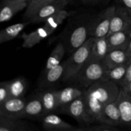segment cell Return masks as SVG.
I'll return each mask as SVG.
<instances>
[{"mask_svg": "<svg viewBox=\"0 0 131 131\" xmlns=\"http://www.w3.org/2000/svg\"><path fill=\"white\" fill-rule=\"evenodd\" d=\"M120 87L106 78L101 79L85 89L86 111L92 122L97 123L104 106L117 100Z\"/></svg>", "mask_w": 131, "mask_h": 131, "instance_id": "1", "label": "cell"}, {"mask_svg": "<svg viewBox=\"0 0 131 131\" xmlns=\"http://www.w3.org/2000/svg\"><path fill=\"white\" fill-rule=\"evenodd\" d=\"M95 15L86 14L71 17V21L61 33V42L67 51L72 54L90 37L91 25Z\"/></svg>", "mask_w": 131, "mask_h": 131, "instance_id": "2", "label": "cell"}, {"mask_svg": "<svg viewBox=\"0 0 131 131\" xmlns=\"http://www.w3.org/2000/svg\"><path fill=\"white\" fill-rule=\"evenodd\" d=\"M106 70L104 60H98L90 56L72 82L86 89L94 83L104 79Z\"/></svg>", "mask_w": 131, "mask_h": 131, "instance_id": "3", "label": "cell"}, {"mask_svg": "<svg viewBox=\"0 0 131 131\" xmlns=\"http://www.w3.org/2000/svg\"><path fill=\"white\" fill-rule=\"evenodd\" d=\"M95 37H90L71 54L65 62V70L61 80L65 82H72L77 74L90 57Z\"/></svg>", "mask_w": 131, "mask_h": 131, "instance_id": "4", "label": "cell"}, {"mask_svg": "<svg viewBox=\"0 0 131 131\" xmlns=\"http://www.w3.org/2000/svg\"><path fill=\"white\" fill-rule=\"evenodd\" d=\"M58 111L59 113L67 114L74 118L82 127L93 124L86 111L84 93L67 106L59 109Z\"/></svg>", "mask_w": 131, "mask_h": 131, "instance_id": "5", "label": "cell"}, {"mask_svg": "<svg viewBox=\"0 0 131 131\" xmlns=\"http://www.w3.org/2000/svg\"><path fill=\"white\" fill-rule=\"evenodd\" d=\"M116 6H108L95 16L91 25L90 37L99 38L108 35Z\"/></svg>", "mask_w": 131, "mask_h": 131, "instance_id": "6", "label": "cell"}, {"mask_svg": "<svg viewBox=\"0 0 131 131\" xmlns=\"http://www.w3.org/2000/svg\"><path fill=\"white\" fill-rule=\"evenodd\" d=\"M27 100L24 97L8 99L0 104V116L8 118H24V111Z\"/></svg>", "mask_w": 131, "mask_h": 131, "instance_id": "7", "label": "cell"}, {"mask_svg": "<svg viewBox=\"0 0 131 131\" xmlns=\"http://www.w3.org/2000/svg\"><path fill=\"white\" fill-rule=\"evenodd\" d=\"M97 123L107 124L115 127L120 126L121 113L117 100L104 106L101 110Z\"/></svg>", "mask_w": 131, "mask_h": 131, "instance_id": "8", "label": "cell"}, {"mask_svg": "<svg viewBox=\"0 0 131 131\" xmlns=\"http://www.w3.org/2000/svg\"><path fill=\"white\" fill-rule=\"evenodd\" d=\"M68 3H69L67 0H55L41 8L28 20H30L31 24L44 23L52 15L56 14L63 9H65Z\"/></svg>", "mask_w": 131, "mask_h": 131, "instance_id": "9", "label": "cell"}, {"mask_svg": "<svg viewBox=\"0 0 131 131\" xmlns=\"http://www.w3.org/2000/svg\"><path fill=\"white\" fill-rule=\"evenodd\" d=\"M42 127L44 130L48 131H81V127H75L64 121L60 116L52 113L43 116Z\"/></svg>", "mask_w": 131, "mask_h": 131, "instance_id": "10", "label": "cell"}, {"mask_svg": "<svg viewBox=\"0 0 131 131\" xmlns=\"http://www.w3.org/2000/svg\"><path fill=\"white\" fill-rule=\"evenodd\" d=\"M131 26V14L122 5L116 6L115 13L111 20L108 34L123 30Z\"/></svg>", "mask_w": 131, "mask_h": 131, "instance_id": "11", "label": "cell"}, {"mask_svg": "<svg viewBox=\"0 0 131 131\" xmlns=\"http://www.w3.org/2000/svg\"><path fill=\"white\" fill-rule=\"evenodd\" d=\"M109 51L116 49H127L131 40V26L119 31L107 35Z\"/></svg>", "mask_w": 131, "mask_h": 131, "instance_id": "12", "label": "cell"}, {"mask_svg": "<svg viewBox=\"0 0 131 131\" xmlns=\"http://www.w3.org/2000/svg\"><path fill=\"white\" fill-rule=\"evenodd\" d=\"M117 102L121 113L120 127L131 129V96L120 88Z\"/></svg>", "mask_w": 131, "mask_h": 131, "instance_id": "13", "label": "cell"}, {"mask_svg": "<svg viewBox=\"0 0 131 131\" xmlns=\"http://www.w3.org/2000/svg\"><path fill=\"white\" fill-rule=\"evenodd\" d=\"M28 6V0H13L1 5L0 11V22L10 20L15 14Z\"/></svg>", "mask_w": 131, "mask_h": 131, "instance_id": "14", "label": "cell"}, {"mask_svg": "<svg viewBox=\"0 0 131 131\" xmlns=\"http://www.w3.org/2000/svg\"><path fill=\"white\" fill-rule=\"evenodd\" d=\"M52 33V31L43 24L42 27H40L31 33H24L21 36V38L23 40V47L24 48L33 47Z\"/></svg>", "mask_w": 131, "mask_h": 131, "instance_id": "15", "label": "cell"}, {"mask_svg": "<svg viewBox=\"0 0 131 131\" xmlns=\"http://www.w3.org/2000/svg\"><path fill=\"white\" fill-rule=\"evenodd\" d=\"M44 116L43 103L40 93L33 96L29 101H27L24 111V118L38 119Z\"/></svg>", "mask_w": 131, "mask_h": 131, "instance_id": "16", "label": "cell"}, {"mask_svg": "<svg viewBox=\"0 0 131 131\" xmlns=\"http://www.w3.org/2000/svg\"><path fill=\"white\" fill-rule=\"evenodd\" d=\"M130 58L126 49H116L107 52L104 58V62L106 69H111L119 65L127 63Z\"/></svg>", "mask_w": 131, "mask_h": 131, "instance_id": "17", "label": "cell"}, {"mask_svg": "<svg viewBox=\"0 0 131 131\" xmlns=\"http://www.w3.org/2000/svg\"><path fill=\"white\" fill-rule=\"evenodd\" d=\"M33 125L20 118H8L0 116V131H33Z\"/></svg>", "mask_w": 131, "mask_h": 131, "instance_id": "18", "label": "cell"}, {"mask_svg": "<svg viewBox=\"0 0 131 131\" xmlns=\"http://www.w3.org/2000/svg\"><path fill=\"white\" fill-rule=\"evenodd\" d=\"M40 95L45 115L58 110V90H47L40 93Z\"/></svg>", "mask_w": 131, "mask_h": 131, "instance_id": "19", "label": "cell"}, {"mask_svg": "<svg viewBox=\"0 0 131 131\" xmlns=\"http://www.w3.org/2000/svg\"><path fill=\"white\" fill-rule=\"evenodd\" d=\"M84 92L85 89L83 90L76 87H67L58 90L59 109L67 106L75 99L81 96L84 94Z\"/></svg>", "mask_w": 131, "mask_h": 131, "instance_id": "20", "label": "cell"}, {"mask_svg": "<svg viewBox=\"0 0 131 131\" xmlns=\"http://www.w3.org/2000/svg\"><path fill=\"white\" fill-rule=\"evenodd\" d=\"M65 70V62L62 61L60 65L45 72L41 86L48 87L52 86L58 81L62 79Z\"/></svg>", "mask_w": 131, "mask_h": 131, "instance_id": "21", "label": "cell"}, {"mask_svg": "<svg viewBox=\"0 0 131 131\" xmlns=\"http://www.w3.org/2000/svg\"><path fill=\"white\" fill-rule=\"evenodd\" d=\"M29 24H31L30 20H27L24 23H17L4 28L0 32V43L8 42L16 38Z\"/></svg>", "mask_w": 131, "mask_h": 131, "instance_id": "22", "label": "cell"}, {"mask_svg": "<svg viewBox=\"0 0 131 131\" xmlns=\"http://www.w3.org/2000/svg\"><path fill=\"white\" fill-rule=\"evenodd\" d=\"M10 97L13 98L24 97L28 88V83L23 77L8 81Z\"/></svg>", "mask_w": 131, "mask_h": 131, "instance_id": "23", "label": "cell"}, {"mask_svg": "<svg viewBox=\"0 0 131 131\" xmlns=\"http://www.w3.org/2000/svg\"><path fill=\"white\" fill-rule=\"evenodd\" d=\"M66 49L62 42H59L54 48L49 56L44 69V72L49 69L58 66L62 62L63 56L66 52Z\"/></svg>", "mask_w": 131, "mask_h": 131, "instance_id": "24", "label": "cell"}, {"mask_svg": "<svg viewBox=\"0 0 131 131\" xmlns=\"http://www.w3.org/2000/svg\"><path fill=\"white\" fill-rule=\"evenodd\" d=\"M109 51L107 36L95 38L92 46L90 56L98 60H104Z\"/></svg>", "mask_w": 131, "mask_h": 131, "instance_id": "25", "label": "cell"}, {"mask_svg": "<svg viewBox=\"0 0 131 131\" xmlns=\"http://www.w3.org/2000/svg\"><path fill=\"white\" fill-rule=\"evenodd\" d=\"M75 11H67L65 9H63L49 17L44 22V25L51 31H54L59 26L61 25L63 23V21L67 18L75 15Z\"/></svg>", "mask_w": 131, "mask_h": 131, "instance_id": "26", "label": "cell"}, {"mask_svg": "<svg viewBox=\"0 0 131 131\" xmlns=\"http://www.w3.org/2000/svg\"><path fill=\"white\" fill-rule=\"evenodd\" d=\"M127 68V63H125L113 69H107L105 72L104 78L115 82L120 87V85L126 75Z\"/></svg>", "mask_w": 131, "mask_h": 131, "instance_id": "27", "label": "cell"}, {"mask_svg": "<svg viewBox=\"0 0 131 131\" xmlns=\"http://www.w3.org/2000/svg\"><path fill=\"white\" fill-rule=\"evenodd\" d=\"M54 1L55 0H35L28 5L24 13V18L27 20H29L41 8Z\"/></svg>", "mask_w": 131, "mask_h": 131, "instance_id": "28", "label": "cell"}, {"mask_svg": "<svg viewBox=\"0 0 131 131\" xmlns=\"http://www.w3.org/2000/svg\"><path fill=\"white\" fill-rule=\"evenodd\" d=\"M81 131H117L119 130L118 127L112 126L105 124L97 123L96 125H88L86 127H80Z\"/></svg>", "mask_w": 131, "mask_h": 131, "instance_id": "29", "label": "cell"}, {"mask_svg": "<svg viewBox=\"0 0 131 131\" xmlns=\"http://www.w3.org/2000/svg\"><path fill=\"white\" fill-rule=\"evenodd\" d=\"M8 81H3L0 83V104L3 103L10 99Z\"/></svg>", "mask_w": 131, "mask_h": 131, "instance_id": "30", "label": "cell"}, {"mask_svg": "<svg viewBox=\"0 0 131 131\" xmlns=\"http://www.w3.org/2000/svg\"><path fill=\"white\" fill-rule=\"evenodd\" d=\"M131 81V58L130 60H129L127 63V72H126V75H125V78L123 80L122 83L121 85H120V88L124 86L126 84H127L129 82Z\"/></svg>", "mask_w": 131, "mask_h": 131, "instance_id": "31", "label": "cell"}, {"mask_svg": "<svg viewBox=\"0 0 131 131\" xmlns=\"http://www.w3.org/2000/svg\"><path fill=\"white\" fill-rule=\"evenodd\" d=\"M110 0H82V3L87 5H99L105 4Z\"/></svg>", "mask_w": 131, "mask_h": 131, "instance_id": "32", "label": "cell"}, {"mask_svg": "<svg viewBox=\"0 0 131 131\" xmlns=\"http://www.w3.org/2000/svg\"><path fill=\"white\" fill-rule=\"evenodd\" d=\"M119 5L125 7L131 14V0H118Z\"/></svg>", "mask_w": 131, "mask_h": 131, "instance_id": "33", "label": "cell"}, {"mask_svg": "<svg viewBox=\"0 0 131 131\" xmlns=\"http://www.w3.org/2000/svg\"><path fill=\"white\" fill-rule=\"evenodd\" d=\"M120 88L122 90H123L125 93H127L128 95L131 96V81L130 82H129L127 84H126L125 85H124V86H122Z\"/></svg>", "mask_w": 131, "mask_h": 131, "instance_id": "34", "label": "cell"}, {"mask_svg": "<svg viewBox=\"0 0 131 131\" xmlns=\"http://www.w3.org/2000/svg\"><path fill=\"white\" fill-rule=\"evenodd\" d=\"M127 52L128 54H129V57L131 58V40L129 42V45H128V47L127 48Z\"/></svg>", "mask_w": 131, "mask_h": 131, "instance_id": "35", "label": "cell"}, {"mask_svg": "<svg viewBox=\"0 0 131 131\" xmlns=\"http://www.w3.org/2000/svg\"><path fill=\"white\" fill-rule=\"evenodd\" d=\"M13 1V0H3L2 3H1V5H3V4L6 3L10 2V1Z\"/></svg>", "mask_w": 131, "mask_h": 131, "instance_id": "36", "label": "cell"}, {"mask_svg": "<svg viewBox=\"0 0 131 131\" xmlns=\"http://www.w3.org/2000/svg\"><path fill=\"white\" fill-rule=\"evenodd\" d=\"M35 0H28V5L30 3H33V1H35Z\"/></svg>", "mask_w": 131, "mask_h": 131, "instance_id": "37", "label": "cell"}, {"mask_svg": "<svg viewBox=\"0 0 131 131\" xmlns=\"http://www.w3.org/2000/svg\"><path fill=\"white\" fill-rule=\"evenodd\" d=\"M67 1H68V3H71V2H73V1H75V0H67Z\"/></svg>", "mask_w": 131, "mask_h": 131, "instance_id": "38", "label": "cell"}]
</instances>
